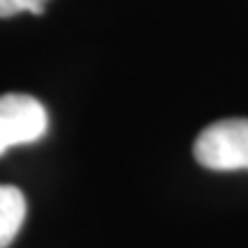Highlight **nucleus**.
Instances as JSON below:
<instances>
[{
  "label": "nucleus",
  "instance_id": "obj_1",
  "mask_svg": "<svg viewBox=\"0 0 248 248\" xmlns=\"http://www.w3.org/2000/svg\"><path fill=\"white\" fill-rule=\"evenodd\" d=\"M198 163L209 170H248V117L209 124L193 145Z\"/></svg>",
  "mask_w": 248,
  "mask_h": 248
},
{
  "label": "nucleus",
  "instance_id": "obj_3",
  "mask_svg": "<svg viewBox=\"0 0 248 248\" xmlns=\"http://www.w3.org/2000/svg\"><path fill=\"white\" fill-rule=\"evenodd\" d=\"M26 195L21 188L0 184V248H7L16 239L21 225L26 221Z\"/></svg>",
  "mask_w": 248,
  "mask_h": 248
},
{
  "label": "nucleus",
  "instance_id": "obj_4",
  "mask_svg": "<svg viewBox=\"0 0 248 248\" xmlns=\"http://www.w3.org/2000/svg\"><path fill=\"white\" fill-rule=\"evenodd\" d=\"M48 0H0V16L7 18L18 12H30V14H42L44 5Z\"/></svg>",
  "mask_w": 248,
  "mask_h": 248
},
{
  "label": "nucleus",
  "instance_id": "obj_2",
  "mask_svg": "<svg viewBox=\"0 0 248 248\" xmlns=\"http://www.w3.org/2000/svg\"><path fill=\"white\" fill-rule=\"evenodd\" d=\"M48 131L46 108L30 94L9 92L0 97V156L14 145H30Z\"/></svg>",
  "mask_w": 248,
  "mask_h": 248
}]
</instances>
